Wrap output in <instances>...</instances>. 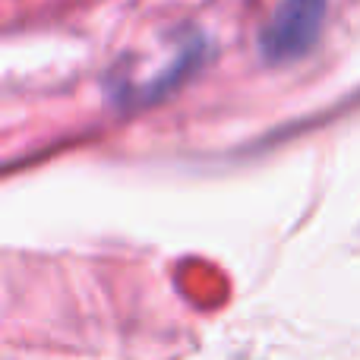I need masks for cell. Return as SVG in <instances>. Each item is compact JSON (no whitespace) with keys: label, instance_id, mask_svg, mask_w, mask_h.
Segmentation results:
<instances>
[{"label":"cell","instance_id":"6da1fadb","mask_svg":"<svg viewBox=\"0 0 360 360\" xmlns=\"http://www.w3.org/2000/svg\"><path fill=\"white\" fill-rule=\"evenodd\" d=\"M329 0H278L259 35V51L269 63H291L310 54L326 25Z\"/></svg>","mask_w":360,"mask_h":360}]
</instances>
